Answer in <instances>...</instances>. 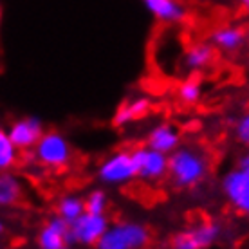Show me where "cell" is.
Returning <instances> with one entry per match:
<instances>
[{
    "label": "cell",
    "instance_id": "6da1fadb",
    "mask_svg": "<svg viewBox=\"0 0 249 249\" xmlns=\"http://www.w3.org/2000/svg\"><path fill=\"white\" fill-rule=\"evenodd\" d=\"M212 157L199 144H179L168 156V179L175 190H192L210 177Z\"/></svg>",
    "mask_w": 249,
    "mask_h": 249
},
{
    "label": "cell",
    "instance_id": "7a4b0ae2",
    "mask_svg": "<svg viewBox=\"0 0 249 249\" xmlns=\"http://www.w3.org/2000/svg\"><path fill=\"white\" fill-rule=\"evenodd\" d=\"M152 240L148 226L137 220L110 222L101 235L96 249H146Z\"/></svg>",
    "mask_w": 249,
    "mask_h": 249
},
{
    "label": "cell",
    "instance_id": "3957f363",
    "mask_svg": "<svg viewBox=\"0 0 249 249\" xmlns=\"http://www.w3.org/2000/svg\"><path fill=\"white\" fill-rule=\"evenodd\" d=\"M33 161L42 164L45 168H63L72 159V148L60 132H44L35 148L27 152Z\"/></svg>",
    "mask_w": 249,
    "mask_h": 249
},
{
    "label": "cell",
    "instance_id": "277c9868",
    "mask_svg": "<svg viewBox=\"0 0 249 249\" xmlns=\"http://www.w3.org/2000/svg\"><path fill=\"white\" fill-rule=\"evenodd\" d=\"M96 177L105 186H124L137 179L132 150H119L105 157L98 166Z\"/></svg>",
    "mask_w": 249,
    "mask_h": 249
},
{
    "label": "cell",
    "instance_id": "5b68a950",
    "mask_svg": "<svg viewBox=\"0 0 249 249\" xmlns=\"http://www.w3.org/2000/svg\"><path fill=\"white\" fill-rule=\"evenodd\" d=\"M222 237V224L217 220H200L172 237V249H208Z\"/></svg>",
    "mask_w": 249,
    "mask_h": 249
},
{
    "label": "cell",
    "instance_id": "8992f818",
    "mask_svg": "<svg viewBox=\"0 0 249 249\" xmlns=\"http://www.w3.org/2000/svg\"><path fill=\"white\" fill-rule=\"evenodd\" d=\"M110 220L107 215H94L85 212L83 215L76 218L74 222L69 224L67 242L69 246H81V248H90L96 246L101 235L108 228Z\"/></svg>",
    "mask_w": 249,
    "mask_h": 249
},
{
    "label": "cell",
    "instance_id": "52a82bcc",
    "mask_svg": "<svg viewBox=\"0 0 249 249\" xmlns=\"http://www.w3.org/2000/svg\"><path fill=\"white\" fill-rule=\"evenodd\" d=\"M137 179L146 182H159L168 177V156L148 146L132 150Z\"/></svg>",
    "mask_w": 249,
    "mask_h": 249
},
{
    "label": "cell",
    "instance_id": "ba28073f",
    "mask_svg": "<svg viewBox=\"0 0 249 249\" xmlns=\"http://www.w3.org/2000/svg\"><path fill=\"white\" fill-rule=\"evenodd\" d=\"M222 193L237 212L249 218V177L240 168H231L220 181Z\"/></svg>",
    "mask_w": 249,
    "mask_h": 249
},
{
    "label": "cell",
    "instance_id": "9c48e42d",
    "mask_svg": "<svg viewBox=\"0 0 249 249\" xmlns=\"http://www.w3.org/2000/svg\"><path fill=\"white\" fill-rule=\"evenodd\" d=\"M6 132L11 139V143L20 152H29L35 148V144L40 141V137L44 136L45 126L42 123V119L36 116H25V118L13 121Z\"/></svg>",
    "mask_w": 249,
    "mask_h": 249
},
{
    "label": "cell",
    "instance_id": "30bf717a",
    "mask_svg": "<svg viewBox=\"0 0 249 249\" xmlns=\"http://www.w3.org/2000/svg\"><path fill=\"white\" fill-rule=\"evenodd\" d=\"M69 224L58 215H53L45 220L36 235L38 249H63L69 246L67 242Z\"/></svg>",
    "mask_w": 249,
    "mask_h": 249
},
{
    "label": "cell",
    "instance_id": "8fae6325",
    "mask_svg": "<svg viewBox=\"0 0 249 249\" xmlns=\"http://www.w3.org/2000/svg\"><path fill=\"white\" fill-rule=\"evenodd\" d=\"M210 44L215 47V51L226 53V54H235L248 44L246 40V29L238 25H220L213 29L210 35Z\"/></svg>",
    "mask_w": 249,
    "mask_h": 249
},
{
    "label": "cell",
    "instance_id": "7c38bea8",
    "mask_svg": "<svg viewBox=\"0 0 249 249\" xmlns=\"http://www.w3.org/2000/svg\"><path fill=\"white\" fill-rule=\"evenodd\" d=\"M181 144V132L172 123H159L152 126L146 136V146L170 156Z\"/></svg>",
    "mask_w": 249,
    "mask_h": 249
},
{
    "label": "cell",
    "instance_id": "4fadbf2b",
    "mask_svg": "<svg viewBox=\"0 0 249 249\" xmlns=\"http://www.w3.org/2000/svg\"><path fill=\"white\" fill-rule=\"evenodd\" d=\"M143 4L162 24H181L188 17V9L181 0H143Z\"/></svg>",
    "mask_w": 249,
    "mask_h": 249
},
{
    "label": "cell",
    "instance_id": "5bb4252c",
    "mask_svg": "<svg viewBox=\"0 0 249 249\" xmlns=\"http://www.w3.org/2000/svg\"><path fill=\"white\" fill-rule=\"evenodd\" d=\"M213 60H215V47L210 42H199L184 51L181 63L186 72H199L210 67Z\"/></svg>",
    "mask_w": 249,
    "mask_h": 249
},
{
    "label": "cell",
    "instance_id": "9a60e30c",
    "mask_svg": "<svg viewBox=\"0 0 249 249\" xmlns=\"http://www.w3.org/2000/svg\"><path fill=\"white\" fill-rule=\"evenodd\" d=\"M150 107H152V101L148 98H144V96L130 98L116 110L114 124L116 126H126V124L134 123V121H137L139 118H144L150 112Z\"/></svg>",
    "mask_w": 249,
    "mask_h": 249
},
{
    "label": "cell",
    "instance_id": "2e32d148",
    "mask_svg": "<svg viewBox=\"0 0 249 249\" xmlns=\"http://www.w3.org/2000/svg\"><path fill=\"white\" fill-rule=\"evenodd\" d=\"M24 197V182L13 172H0V208L17 206Z\"/></svg>",
    "mask_w": 249,
    "mask_h": 249
},
{
    "label": "cell",
    "instance_id": "e0dca14e",
    "mask_svg": "<svg viewBox=\"0 0 249 249\" xmlns=\"http://www.w3.org/2000/svg\"><path fill=\"white\" fill-rule=\"evenodd\" d=\"M83 213H85V200L80 195L69 193V195H63L62 199L58 200L56 215L62 217L67 224L74 222L76 218L80 217V215H83Z\"/></svg>",
    "mask_w": 249,
    "mask_h": 249
},
{
    "label": "cell",
    "instance_id": "ac0fdd59",
    "mask_svg": "<svg viewBox=\"0 0 249 249\" xmlns=\"http://www.w3.org/2000/svg\"><path fill=\"white\" fill-rule=\"evenodd\" d=\"M20 161V150L11 143L6 130L0 128V172H11Z\"/></svg>",
    "mask_w": 249,
    "mask_h": 249
},
{
    "label": "cell",
    "instance_id": "d6986e66",
    "mask_svg": "<svg viewBox=\"0 0 249 249\" xmlns=\"http://www.w3.org/2000/svg\"><path fill=\"white\" fill-rule=\"evenodd\" d=\"M83 200H85V212L94 213V215H107L110 199L105 190H101V188L92 190L87 193V197H83Z\"/></svg>",
    "mask_w": 249,
    "mask_h": 249
},
{
    "label": "cell",
    "instance_id": "ffe728a7",
    "mask_svg": "<svg viewBox=\"0 0 249 249\" xmlns=\"http://www.w3.org/2000/svg\"><path fill=\"white\" fill-rule=\"evenodd\" d=\"M177 96L184 105H195L199 103V100L202 98V85L199 80L195 78H188L186 81H182L179 89H177Z\"/></svg>",
    "mask_w": 249,
    "mask_h": 249
},
{
    "label": "cell",
    "instance_id": "44dd1931",
    "mask_svg": "<svg viewBox=\"0 0 249 249\" xmlns=\"http://www.w3.org/2000/svg\"><path fill=\"white\" fill-rule=\"evenodd\" d=\"M235 137L242 146L249 148V110L240 116L235 123Z\"/></svg>",
    "mask_w": 249,
    "mask_h": 249
},
{
    "label": "cell",
    "instance_id": "7402d4cb",
    "mask_svg": "<svg viewBox=\"0 0 249 249\" xmlns=\"http://www.w3.org/2000/svg\"><path fill=\"white\" fill-rule=\"evenodd\" d=\"M237 168H240L244 174L249 177V148H248V152H246V154H242V156L238 157Z\"/></svg>",
    "mask_w": 249,
    "mask_h": 249
},
{
    "label": "cell",
    "instance_id": "603a6c76",
    "mask_svg": "<svg viewBox=\"0 0 249 249\" xmlns=\"http://www.w3.org/2000/svg\"><path fill=\"white\" fill-rule=\"evenodd\" d=\"M237 4L240 7H242L244 11H248L249 13V0H237Z\"/></svg>",
    "mask_w": 249,
    "mask_h": 249
},
{
    "label": "cell",
    "instance_id": "cb8c5ba5",
    "mask_svg": "<svg viewBox=\"0 0 249 249\" xmlns=\"http://www.w3.org/2000/svg\"><path fill=\"white\" fill-rule=\"evenodd\" d=\"M4 233H6V224H4V220L0 218V237H4Z\"/></svg>",
    "mask_w": 249,
    "mask_h": 249
},
{
    "label": "cell",
    "instance_id": "d4e9b609",
    "mask_svg": "<svg viewBox=\"0 0 249 249\" xmlns=\"http://www.w3.org/2000/svg\"><path fill=\"white\" fill-rule=\"evenodd\" d=\"M246 40H248V44H249V25L246 27Z\"/></svg>",
    "mask_w": 249,
    "mask_h": 249
},
{
    "label": "cell",
    "instance_id": "484cf974",
    "mask_svg": "<svg viewBox=\"0 0 249 249\" xmlns=\"http://www.w3.org/2000/svg\"><path fill=\"white\" fill-rule=\"evenodd\" d=\"M63 249H74V246H65Z\"/></svg>",
    "mask_w": 249,
    "mask_h": 249
},
{
    "label": "cell",
    "instance_id": "4316f807",
    "mask_svg": "<svg viewBox=\"0 0 249 249\" xmlns=\"http://www.w3.org/2000/svg\"><path fill=\"white\" fill-rule=\"evenodd\" d=\"M0 249H2V248H0Z\"/></svg>",
    "mask_w": 249,
    "mask_h": 249
}]
</instances>
